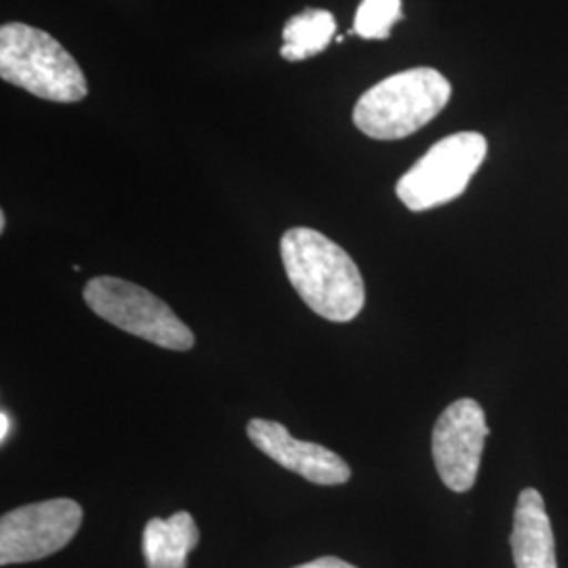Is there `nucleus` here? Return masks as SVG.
<instances>
[{
	"label": "nucleus",
	"instance_id": "f257e3e1",
	"mask_svg": "<svg viewBox=\"0 0 568 568\" xmlns=\"http://www.w3.org/2000/svg\"><path fill=\"white\" fill-rule=\"evenodd\" d=\"M288 283L305 305L331 323H349L365 307V281L339 244L312 227H291L281 241Z\"/></svg>",
	"mask_w": 568,
	"mask_h": 568
},
{
	"label": "nucleus",
	"instance_id": "f03ea898",
	"mask_svg": "<svg viewBox=\"0 0 568 568\" xmlns=\"http://www.w3.org/2000/svg\"><path fill=\"white\" fill-rule=\"evenodd\" d=\"M450 93V82L438 70L410 68L365 91L354 108V124L373 140H403L434 121Z\"/></svg>",
	"mask_w": 568,
	"mask_h": 568
},
{
	"label": "nucleus",
	"instance_id": "7ed1b4c3",
	"mask_svg": "<svg viewBox=\"0 0 568 568\" xmlns=\"http://www.w3.org/2000/svg\"><path fill=\"white\" fill-rule=\"evenodd\" d=\"M0 77L47 102H82L89 93L79 61L49 32L20 21L0 28Z\"/></svg>",
	"mask_w": 568,
	"mask_h": 568
},
{
	"label": "nucleus",
	"instance_id": "20e7f679",
	"mask_svg": "<svg viewBox=\"0 0 568 568\" xmlns=\"http://www.w3.org/2000/svg\"><path fill=\"white\" fill-rule=\"evenodd\" d=\"M82 297L105 323L150 344L175 352H187L196 344L194 333L178 314L140 284L98 276L84 284Z\"/></svg>",
	"mask_w": 568,
	"mask_h": 568
},
{
	"label": "nucleus",
	"instance_id": "39448f33",
	"mask_svg": "<svg viewBox=\"0 0 568 568\" xmlns=\"http://www.w3.org/2000/svg\"><path fill=\"white\" fill-rule=\"evenodd\" d=\"M488 143L480 133L462 131L434 143L396 183L406 209L422 213L459 199L487 159Z\"/></svg>",
	"mask_w": 568,
	"mask_h": 568
},
{
	"label": "nucleus",
	"instance_id": "423d86ee",
	"mask_svg": "<svg viewBox=\"0 0 568 568\" xmlns=\"http://www.w3.org/2000/svg\"><path fill=\"white\" fill-rule=\"evenodd\" d=\"M82 525V508L72 499H49L11 509L0 518V565L42 560L65 548Z\"/></svg>",
	"mask_w": 568,
	"mask_h": 568
},
{
	"label": "nucleus",
	"instance_id": "0eeeda50",
	"mask_svg": "<svg viewBox=\"0 0 568 568\" xmlns=\"http://www.w3.org/2000/svg\"><path fill=\"white\" fill-rule=\"evenodd\" d=\"M488 436L487 415L471 398L448 405L432 434V455L440 480L453 493L476 485Z\"/></svg>",
	"mask_w": 568,
	"mask_h": 568
},
{
	"label": "nucleus",
	"instance_id": "6e6552de",
	"mask_svg": "<svg viewBox=\"0 0 568 568\" xmlns=\"http://www.w3.org/2000/svg\"><path fill=\"white\" fill-rule=\"evenodd\" d=\"M246 436L272 462L300 474L314 485L337 487L352 478V469L337 453L316 443L293 438L278 422L251 419L246 426Z\"/></svg>",
	"mask_w": 568,
	"mask_h": 568
},
{
	"label": "nucleus",
	"instance_id": "1a4fd4ad",
	"mask_svg": "<svg viewBox=\"0 0 568 568\" xmlns=\"http://www.w3.org/2000/svg\"><path fill=\"white\" fill-rule=\"evenodd\" d=\"M509 544L516 568H558L554 530L539 490L525 488L520 493Z\"/></svg>",
	"mask_w": 568,
	"mask_h": 568
},
{
	"label": "nucleus",
	"instance_id": "9d476101",
	"mask_svg": "<svg viewBox=\"0 0 568 568\" xmlns=\"http://www.w3.org/2000/svg\"><path fill=\"white\" fill-rule=\"evenodd\" d=\"M199 527L187 511L152 518L143 528V558L148 568H185L187 554L199 546Z\"/></svg>",
	"mask_w": 568,
	"mask_h": 568
},
{
	"label": "nucleus",
	"instance_id": "9b49d317",
	"mask_svg": "<svg viewBox=\"0 0 568 568\" xmlns=\"http://www.w3.org/2000/svg\"><path fill=\"white\" fill-rule=\"evenodd\" d=\"M337 21L325 9H305L284 23L281 55L286 61H304L323 53L333 41Z\"/></svg>",
	"mask_w": 568,
	"mask_h": 568
},
{
	"label": "nucleus",
	"instance_id": "f8f14e48",
	"mask_svg": "<svg viewBox=\"0 0 568 568\" xmlns=\"http://www.w3.org/2000/svg\"><path fill=\"white\" fill-rule=\"evenodd\" d=\"M403 20V0H363L354 32L366 41H386L396 21Z\"/></svg>",
	"mask_w": 568,
	"mask_h": 568
},
{
	"label": "nucleus",
	"instance_id": "ddd939ff",
	"mask_svg": "<svg viewBox=\"0 0 568 568\" xmlns=\"http://www.w3.org/2000/svg\"><path fill=\"white\" fill-rule=\"evenodd\" d=\"M295 568H356L349 562H345L342 558H335V556H323V558H316L312 562H305Z\"/></svg>",
	"mask_w": 568,
	"mask_h": 568
},
{
	"label": "nucleus",
	"instance_id": "4468645a",
	"mask_svg": "<svg viewBox=\"0 0 568 568\" xmlns=\"http://www.w3.org/2000/svg\"><path fill=\"white\" fill-rule=\"evenodd\" d=\"M9 429H11V417H9L7 410H2V413H0V440H2V443L7 440Z\"/></svg>",
	"mask_w": 568,
	"mask_h": 568
},
{
	"label": "nucleus",
	"instance_id": "2eb2a0df",
	"mask_svg": "<svg viewBox=\"0 0 568 568\" xmlns=\"http://www.w3.org/2000/svg\"><path fill=\"white\" fill-rule=\"evenodd\" d=\"M4 227H7V215L0 213V232H4Z\"/></svg>",
	"mask_w": 568,
	"mask_h": 568
}]
</instances>
